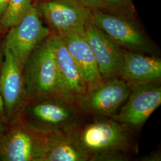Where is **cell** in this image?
Here are the masks:
<instances>
[{
	"mask_svg": "<svg viewBox=\"0 0 161 161\" xmlns=\"http://www.w3.org/2000/svg\"><path fill=\"white\" fill-rule=\"evenodd\" d=\"M70 131L89 161L122 160L132 146L127 125L114 119H100L71 128Z\"/></svg>",
	"mask_w": 161,
	"mask_h": 161,
	"instance_id": "6da1fadb",
	"label": "cell"
},
{
	"mask_svg": "<svg viewBox=\"0 0 161 161\" xmlns=\"http://www.w3.org/2000/svg\"><path fill=\"white\" fill-rule=\"evenodd\" d=\"M75 102L60 95L32 98L26 101L17 118L40 134L67 130L80 124Z\"/></svg>",
	"mask_w": 161,
	"mask_h": 161,
	"instance_id": "7a4b0ae2",
	"label": "cell"
},
{
	"mask_svg": "<svg viewBox=\"0 0 161 161\" xmlns=\"http://www.w3.org/2000/svg\"><path fill=\"white\" fill-rule=\"evenodd\" d=\"M23 78L27 100L48 95L64 96L50 36L30 54L23 66Z\"/></svg>",
	"mask_w": 161,
	"mask_h": 161,
	"instance_id": "3957f363",
	"label": "cell"
},
{
	"mask_svg": "<svg viewBox=\"0 0 161 161\" xmlns=\"http://www.w3.org/2000/svg\"><path fill=\"white\" fill-rule=\"evenodd\" d=\"M4 60L0 70V94L7 124L17 119L26 101L23 67L12 50L4 48Z\"/></svg>",
	"mask_w": 161,
	"mask_h": 161,
	"instance_id": "277c9868",
	"label": "cell"
},
{
	"mask_svg": "<svg viewBox=\"0 0 161 161\" xmlns=\"http://www.w3.org/2000/svg\"><path fill=\"white\" fill-rule=\"evenodd\" d=\"M49 36L50 29L42 25L38 9L33 6L19 23L10 28L4 48L12 50L23 68L31 53Z\"/></svg>",
	"mask_w": 161,
	"mask_h": 161,
	"instance_id": "5b68a950",
	"label": "cell"
},
{
	"mask_svg": "<svg viewBox=\"0 0 161 161\" xmlns=\"http://www.w3.org/2000/svg\"><path fill=\"white\" fill-rule=\"evenodd\" d=\"M131 86L119 77L103 79L87 88L78 100L82 109L98 115H112L127 100Z\"/></svg>",
	"mask_w": 161,
	"mask_h": 161,
	"instance_id": "8992f818",
	"label": "cell"
},
{
	"mask_svg": "<svg viewBox=\"0 0 161 161\" xmlns=\"http://www.w3.org/2000/svg\"><path fill=\"white\" fill-rule=\"evenodd\" d=\"M38 9L56 35L74 31L84 36L85 26L92 17V10L77 0L42 1Z\"/></svg>",
	"mask_w": 161,
	"mask_h": 161,
	"instance_id": "52a82bcc",
	"label": "cell"
},
{
	"mask_svg": "<svg viewBox=\"0 0 161 161\" xmlns=\"http://www.w3.org/2000/svg\"><path fill=\"white\" fill-rule=\"evenodd\" d=\"M42 134L17 118L7 124L0 148V161H39Z\"/></svg>",
	"mask_w": 161,
	"mask_h": 161,
	"instance_id": "ba28073f",
	"label": "cell"
},
{
	"mask_svg": "<svg viewBox=\"0 0 161 161\" xmlns=\"http://www.w3.org/2000/svg\"><path fill=\"white\" fill-rule=\"evenodd\" d=\"M91 20L120 46L134 51L150 52L147 38L130 19L102 10H92Z\"/></svg>",
	"mask_w": 161,
	"mask_h": 161,
	"instance_id": "9c48e42d",
	"label": "cell"
},
{
	"mask_svg": "<svg viewBox=\"0 0 161 161\" xmlns=\"http://www.w3.org/2000/svg\"><path fill=\"white\" fill-rule=\"evenodd\" d=\"M159 82L131 86L127 102L112 118L125 125H142L161 104V86Z\"/></svg>",
	"mask_w": 161,
	"mask_h": 161,
	"instance_id": "30bf717a",
	"label": "cell"
},
{
	"mask_svg": "<svg viewBox=\"0 0 161 161\" xmlns=\"http://www.w3.org/2000/svg\"><path fill=\"white\" fill-rule=\"evenodd\" d=\"M84 36L92 49L102 78L118 77L125 51L91 20L85 26Z\"/></svg>",
	"mask_w": 161,
	"mask_h": 161,
	"instance_id": "8fae6325",
	"label": "cell"
},
{
	"mask_svg": "<svg viewBox=\"0 0 161 161\" xmlns=\"http://www.w3.org/2000/svg\"><path fill=\"white\" fill-rule=\"evenodd\" d=\"M62 93L64 97L78 102L86 92L88 86L62 38L50 35Z\"/></svg>",
	"mask_w": 161,
	"mask_h": 161,
	"instance_id": "7c38bea8",
	"label": "cell"
},
{
	"mask_svg": "<svg viewBox=\"0 0 161 161\" xmlns=\"http://www.w3.org/2000/svg\"><path fill=\"white\" fill-rule=\"evenodd\" d=\"M70 128L41 134L39 161H86L89 157L80 148Z\"/></svg>",
	"mask_w": 161,
	"mask_h": 161,
	"instance_id": "4fadbf2b",
	"label": "cell"
},
{
	"mask_svg": "<svg viewBox=\"0 0 161 161\" xmlns=\"http://www.w3.org/2000/svg\"><path fill=\"white\" fill-rule=\"evenodd\" d=\"M119 78L130 86L159 82L161 78V60L133 52H125Z\"/></svg>",
	"mask_w": 161,
	"mask_h": 161,
	"instance_id": "5bb4252c",
	"label": "cell"
},
{
	"mask_svg": "<svg viewBox=\"0 0 161 161\" xmlns=\"http://www.w3.org/2000/svg\"><path fill=\"white\" fill-rule=\"evenodd\" d=\"M58 35L64 41L88 87L103 80L92 49L84 36L74 31Z\"/></svg>",
	"mask_w": 161,
	"mask_h": 161,
	"instance_id": "9a60e30c",
	"label": "cell"
},
{
	"mask_svg": "<svg viewBox=\"0 0 161 161\" xmlns=\"http://www.w3.org/2000/svg\"><path fill=\"white\" fill-rule=\"evenodd\" d=\"M32 6V0H8L6 11L0 19L1 26L7 29L16 25Z\"/></svg>",
	"mask_w": 161,
	"mask_h": 161,
	"instance_id": "2e32d148",
	"label": "cell"
},
{
	"mask_svg": "<svg viewBox=\"0 0 161 161\" xmlns=\"http://www.w3.org/2000/svg\"><path fill=\"white\" fill-rule=\"evenodd\" d=\"M82 5L90 10H102L104 8V0H77Z\"/></svg>",
	"mask_w": 161,
	"mask_h": 161,
	"instance_id": "e0dca14e",
	"label": "cell"
},
{
	"mask_svg": "<svg viewBox=\"0 0 161 161\" xmlns=\"http://www.w3.org/2000/svg\"><path fill=\"white\" fill-rule=\"evenodd\" d=\"M131 0H104V8L118 9L127 6Z\"/></svg>",
	"mask_w": 161,
	"mask_h": 161,
	"instance_id": "ac0fdd59",
	"label": "cell"
},
{
	"mask_svg": "<svg viewBox=\"0 0 161 161\" xmlns=\"http://www.w3.org/2000/svg\"><path fill=\"white\" fill-rule=\"evenodd\" d=\"M7 125V123L5 119V118L3 116H0V148L4 133L6 132Z\"/></svg>",
	"mask_w": 161,
	"mask_h": 161,
	"instance_id": "d6986e66",
	"label": "cell"
},
{
	"mask_svg": "<svg viewBox=\"0 0 161 161\" xmlns=\"http://www.w3.org/2000/svg\"><path fill=\"white\" fill-rule=\"evenodd\" d=\"M7 3L5 0H0V19L3 16L7 8Z\"/></svg>",
	"mask_w": 161,
	"mask_h": 161,
	"instance_id": "ffe728a7",
	"label": "cell"
},
{
	"mask_svg": "<svg viewBox=\"0 0 161 161\" xmlns=\"http://www.w3.org/2000/svg\"><path fill=\"white\" fill-rule=\"evenodd\" d=\"M0 116L4 117V109H3V100H2L1 94H0Z\"/></svg>",
	"mask_w": 161,
	"mask_h": 161,
	"instance_id": "44dd1931",
	"label": "cell"
},
{
	"mask_svg": "<svg viewBox=\"0 0 161 161\" xmlns=\"http://www.w3.org/2000/svg\"><path fill=\"white\" fill-rule=\"evenodd\" d=\"M5 1H6V3H7V4H8V0H5Z\"/></svg>",
	"mask_w": 161,
	"mask_h": 161,
	"instance_id": "7402d4cb",
	"label": "cell"
}]
</instances>
